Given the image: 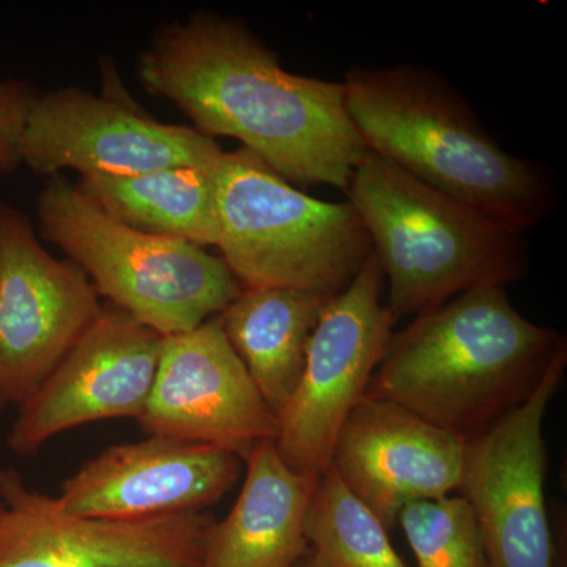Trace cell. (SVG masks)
Returning a JSON list of instances; mask_svg holds the SVG:
<instances>
[{"instance_id":"obj_2","label":"cell","mask_w":567,"mask_h":567,"mask_svg":"<svg viewBox=\"0 0 567 567\" xmlns=\"http://www.w3.org/2000/svg\"><path fill=\"white\" fill-rule=\"evenodd\" d=\"M346 107L369 152L520 233L561 199L544 164L503 151L439 73L417 65L347 71Z\"/></svg>"},{"instance_id":"obj_22","label":"cell","mask_w":567,"mask_h":567,"mask_svg":"<svg viewBox=\"0 0 567 567\" xmlns=\"http://www.w3.org/2000/svg\"><path fill=\"white\" fill-rule=\"evenodd\" d=\"M295 567H328L324 566L322 561H320L319 558L316 557L315 554H312L311 548H309L308 554H306V557L301 559L300 563H298Z\"/></svg>"},{"instance_id":"obj_16","label":"cell","mask_w":567,"mask_h":567,"mask_svg":"<svg viewBox=\"0 0 567 567\" xmlns=\"http://www.w3.org/2000/svg\"><path fill=\"white\" fill-rule=\"evenodd\" d=\"M244 487L204 537L200 567H295L309 551L306 513L319 477L284 464L275 442L246 457Z\"/></svg>"},{"instance_id":"obj_11","label":"cell","mask_w":567,"mask_h":567,"mask_svg":"<svg viewBox=\"0 0 567 567\" xmlns=\"http://www.w3.org/2000/svg\"><path fill=\"white\" fill-rule=\"evenodd\" d=\"M210 514L121 522L65 513L0 470V567H200Z\"/></svg>"},{"instance_id":"obj_17","label":"cell","mask_w":567,"mask_h":567,"mask_svg":"<svg viewBox=\"0 0 567 567\" xmlns=\"http://www.w3.org/2000/svg\"><path fill=\"white\" fill-rule=\"evenodd\" d=\"M328 300L297 289H241L218 316L227 341L276 415L292 398Z\"/></svg>"},{"instance_id":"obj_10","label":"cell","mask_w":567,"mask_h":567,"mask_svg":"<svg viewBox=\"0 0 567 567\" xmlns=\"http://www.w3.org/2000/svg\"><path fill=\"white\" fill-rule=\"evenodd\" d=\"M87 275L55 259L31 219L0 200V398L20 406L102 312Z\"/></svg>"},{"instance_id":"obj_1","label":"cell","mask_w":567,"mask_h":567,"mask_svg":"<svg viewBox=\"0 0 567 567\" xmlns=\"http://www.w3.org/2000/svg\"><path fill=\"white\" fill-rule=\"evenodd\" d=\"M153 96L205 136L234 137L289 183L347 192L368 147L342 82L298 76L237 18L197 11L153 33L137 61Z\"/></svg>"},{"instance_id":"obj_12","label":"cell","mask_w":567,"mask_h":567,"mask_svg":"<svg viewBox=\"0 0 567 567\" xmlns=\"http://www.w3.org/2000/svg\"><path fill=\"white\" fill-rule=\"evenodd\" d=\"M164 336L104 303L99 319L20 406L7 445L33 456L81 425L140 420L155 383Z\"/></svg>"},{"instance_id":"obj_18","label":"cell","mask_w":567,"mask_h":567,"mask_svg":"<svg viewBox=\"0 0 567 567\" xmlns=\"http://www.w3.org/2000/svg\"><path fill=\"white\" fill-rule=\"evenodd\" d=\"M215 166L171 167L130 177L81 175L76 186L125 226L205 248L218 244Z\"/></svg>"},{"instance_id":"obj_19","label":"cell","mask_w":567,"mask_h":567,"mask_svg":"<svg viewBox=\"0 0 567 567\" xmlns=\"http://www.w3.org/2000/svg\"><path fill=\"white\" fill-rule=\"evenodd\" d=\"M305 535L328 567H409L391 546L385 525L331 468L317 480Z\"/></svg>"},{"instance_id":"obj_23","label":"cell","mask_w":567,"mask_h":567,"mask_svg":"<svg viewBox=\"0 0 567 567\" xmlns=\"http://www.w3.org/2000/svg\"><path fill=\"white\" fill-rule=\"evenodd\" d=\"M7 404L3 402V399L0 398V412H2L3 409H6Z\"/></svg>"},{"instance_id":"obj_3","label":"cell","mask_w":567,"mask_h":567,"mask_svg":"<svg viewBox=\"0 0 567 567\" xmlns=\"http://www.w3.org/2000/svg\"><path fill=\"white\" fill-rule=\"evenodd\" d=\"M565 346L522 316L505 287H481L393 334L365 395L466 442L527 401Z\"/></svg>"},{"instance_id":"obj_4","label":"cell","mask_w":567,"mask_h":567,"mask_svg":"<svg viewBox=\"0 0 567 567\" xmlns=\"http://www.w3.org/2000/svg\"><path fill=\"white\" fill-rule=\"evenodd\" d=\"M347 194L386 276V306L395 322L470 290L505 287L528 271L524 233L436 192L375 153L357 164Z\"/></svg>"},{"instance_id":"obj_14","label":"cell","mask_w":567,"mask_h":567,"mask_svg":"<svg viewBox=\"0 0 567 567\" xmlns=\"http://www.w3.org/2000/svg\"><path fill=\"white\" fill-rule=\"evenodd\" d=\"M245 462L221 447L147 435L103 450L63 481L65 513L137 522L204 513L229 494Z\"/></svg>"},{"instance_id":"obj_13","label":"cell","mask_w":567,"mask_h":567,"mask_svg":"<svg viewBox=\"0 0 567 567\" xmlns=\"http://www.w3.org/2000/svg\"><path fill=\"white\" fill-rule=\"evenodd\" d=\"M137 424L145 435L221 447L246 461L276 442L278 415L224 334L219 317L164 336L155 383Z\"/></svg>"},{"instance_id":"obj_8","label":"cell","mask_w":567,"mask_h":567,"mask_svg":"<svg viewBox=\"0 0 567 567\" xmlns=\"http://www.w3.org/2000/svg\"><path fill=\"white\" fill-rule=\"evenodd\" d=\"M107 82L103 93L40 92L22 133L21 163L50 178L65 169L130 177L171 167L208 169L219 162L224 151L213 137L156 121L121 93L115 76Z\"/></svg>"},{"instance_id":"obj_5","label":"cell","mask_w":567,"mask_h":567,"mask_svg":"<svg viewBox=\"0 0 567 567\" xmlns=\"http://www.w3.org/2000/svg\"><path fill=\"white\" fill-rule=\"evenodd\" d=\"M218 246L245 289H297L333 298L374 254L352 204L324 203L241 147L215 169Z\"/></svg>"},{"instance_id":"obj_20","label":"cell","mask_w":567,"mask_h":567,"mask_svg":"<svg viewBox=\"0 0 567 567\" xmlns=\"http://www.w3.org/2000/svg\"><path fill=\"white\" fill-rule=\"evenodd\" d=\"M398 520L417 567H487L475 514L462 496L412 503Z\"/></svg>"},{"instance_id":"obj_9","label":"cell","mask_w":567,"mask_h":567,"mask_svg":"<svg viewBox=\"0 0 567 567\" xmlns=\"http://www.w3.org/2000/svg\"><path fill=\"white\" fill-rule=\"evenodd\" d=\"M566 364L567 346L527 401L465 442L457 491L475 514L487 567H554L543 423Z\"/></svg>"},{"instance_id":"obj_15","label":"cell","mask_w":567,"mask_h":567,"mask_svg":"<svg viewBox=\"0 0 567 567\" xmlns=\"http://www.w3.org/2000/svg\"><path fill=\"white\" fill-rule=\"evenodd\" d=\"M464 451L461 436L365 395L339 431L330 468L390 529L406 505L457 491Z\"/></svg>"},{"instance_id":"obj_6","label":"cell","mask_w":567,"mask_h":567,"mask_svg":"<svg viewBox=\"0 0 567 567\" xmlns=\"http://www.w3.org/2000/svg\"><path fill=\"white\" fill-rule=\"evenodd\" d=\"M35 212L41 237L87 275L106 303L162 336L194 330L241 292L221 257L118 223L62 174L48 178Z\"/></svg>"},{"instance_id":"obj_21","label":"cell","mask_w":567,"mask_h":567,"mask_svg":"<svg viewBox=\"0 0 567 567\" xmlns=\"http://www.w3.org/2000/svg\"><path fill=\"white\" fill-rule=\"evenodd\" d=\"M40 92L29 81L0 80V174L22 166L21 140Z\"/></svg>"},{"instance_id":"obj_7","label":"cell","mask_w":567,"mask_h":567,"mask_svg":"<svg viewBox=\"0 0 567 567\" xmlns=\"http://www.w3.org/2000/svg\"><path fill=\"white\" fill-rule=\"evenodd\" d=\"M383 276L374 254L341 293L330 298L306 350L292 398L279 412L275 446L298 475L330 468L336 439L393 338L394 317L382 303Z\"/></svg>"}]
</instances>
